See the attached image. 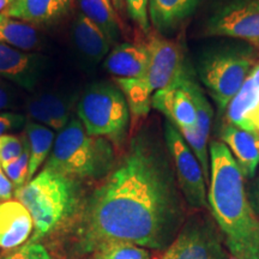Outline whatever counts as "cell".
<instances>
[{
  "mask_svg": "<svg viewBox=\"0 0 259 259\" xmlns=\"http://www.w3.org/2000/svg\"><path fill=\"white\" fill-rule=\"evenodd\" d=\"M96 259H150V252L141 246L130 242H114L107 245L96 253Z\"/></svg>",
  "mask_w": 259,
  "mask_h": 259,
  "instance_id": "d4e9b609",
  "label": "cell"
},
{
  "mask_svg": "<svg viewBox=\"0 0 259 259\" xmlns=\"http://www.w3.org/2000/svg\"><path fill=\"white\" fill-rule=\"evenodd\" d=\"M0 45L31 51L40 45V34L31 24L0 14Z\"/></svg>",
  "mask_w": 259,
  "mask_h": 259,
  "instance_id": "cb8c5ba5",
  "label": "cell"
},
{
  "mask_svg": "<svg viewBox=\"0 0 259 259\" xmlns=\"http://www.w3.org/2000/svg\"><path fill=\"white\" fill-rule=\"evenodd\" d=\"M46 59L36 53L0 45V77L32 90L44 74Z\"/></svg>",
  "mask_w": 259,
  "mask_h": 259,
  "instance_id": "4fadbf2b",
  "label": "cell"
},
{
  "mask_svg": "<svg viewBox=\"0 0 259 259\" xmlns=\"http://www.w3.org/2000/svg\"><path fill=\"white\" fill-rule=\"evenodd\" d=\"M204 34L245 41L259 51V0H229L210 15Z\"/></svg>",
  "mask_w": 259,
  "mask_h": 259,
  "instance_id": "30bf717a",
  "label": "cell"
},
{
  "mask_svg": "<svg viewBox=\"0 0 259 259\" xmlns=\"http://www.w3.org/2000/svg\"><path fill=\"white\" fill-rule=\"evenodd\" d=\"M185 82L193 99L194 107L197 113V125L193 131L180 132L186 143L189 144L191 150L198 158L202 167L205 183H210V154H209V135L210 126L212 122V107L210 105L208 97L204 94L203 89L197 82L196 77L191 66L189 65L185 72Z\"/></svg>",
  "mask_w": 259,
  "mask_h": 259,
  "instance_id": "8fae6325",
  "label": "cell"
},
{
  "mask_svg": "<svg viewBox=\"0 0 259 259\" xmlns=\"http://www.w3.org/2000/svg\"><path fill=\"white\" fill-rule=\"evenodd\" d=\"M92 259H96V258H95V257H93V258H92Z\"/></svg>",
  "mask_w": 259,
  "mask_h": 259,
  "instance_id": "d590c367",
  "label": "cell"
},
{
  "mask_svg": "<svg viewBox=\"0 0 259 259\" xmlns=\"http://www.w3.org/2000/svg\"><path fill=\"white\" fill-rule=\"evenodd\" d=\"M24 131L29 149L28 181H30L48 155L51 154L54 144V131L47 126L32 120L25 122Z\"/></svg>",
  "mask_w": 259,
  "mask_h": 259,
  "instance_id": "603a6c76",
  "label": "cell"
},
{
  "mask_svg": "<svg viewBox=\"0 0 259 259\" xmlns=\"http://www.w3.org/2000/svg\"><path fill=\"white\" fill-rule=\"evenodd\" d=\"M11 105V100H10V94L5 85L0 82V111L8 108Z\"/></svg>",
  "mask_w": 259,
  "mask_h": 259,
  "instance_id": "1f68e13d",
  "label": "cell"
},
{
  "mask_svg": "<svg viewBox=\"0 0 259 259\" xmlns=\"http://www.w3.org/2000/svg\"><path fill=\"white\" fill-rule=\"evenodd\" d=\"M0 259H53L47 248L40 242H30L24 244L14 250H10L9 253L2 255Z\"/></svg>",
  "mask_w": 259,
  "mask_h": 259,
  "instance_id": "f1b7e54d",
  "label": "cell"
},
{
  "mask_svg": "<svg viewBox=\"0 0 259 259\" xmlns=\"http://www.w3.org/2000/svg\"><path fill=\"white\" fill-rule=\"evenodd\" d=\"M16 190L14 184L6 177L4 169H3L2 164H0V203L11 200Z\"/></svg>",
  "mask_w": 259,
  "mask_h": 259,
  "instance_id": "4dcf8cb0",
  "label": "cell"
},
{
  "mask_svg": "<svg viewBox=\"0 0 259 259\" xmlns=\"http://www.w3.org/2000/svg\"><path fill=\"white\" fill-rule=\"evenodd\" d=\"M164 143L173 162L178 185L191 209L209 210L208 191L198 158L191 150L180 131L169 120L163 124Z\"/></svg>",
  "mask_w": 259,
  "mask_h": 259,
  "instance_id": "52a82bcc",
  "label": "cell"
},
{
  "mask_svg": "<svg viewBox=\"0 0 259 259\" xmlns=\"http://www.w3.org/2000/svg\"><path fill=\"white\" fill-rule=\"evenodd\" d=\"M145 44L150 53L148 70L143 77L132 79L145 96L153 99L155 93L176 82L185 69L187 60L180 42L162 36L157 32H149Z\"/></svg>",
  "mask_w": 259,
  "mask_h": 259,
  "instance_id": "9c48e42d",
  "label": "cell"
},
{
  "mask_svg": "<svg viewBox=\"0 0 259 259\" xmlns=\"http://www.w3.org/2000/svg\"><path fill=\"white\" fill-rule=\"evenodd\" d=\"M233 259H235V258H233Z\"/></svg>",
  "mask_w": 259,
  "mask_h": 259,
  "instance_id": "8d00e7d4",
  "label": "cell"
},
{
  "mask_svg": "<svg viewBox=\"0 0 259 259\" xmlns=\"http://www.w3.org/2000/svg\"><path fill=\"white\" fill-rule=\"evenodd\" d=\"M16 198L30 212L34 221L30 242H37L79 212V180L50 169H42L36 177L15 192Z\"/></svg>",
  "mask_w": 259,
  "mask_h": 259,
  "instance_id": "3957f363",
  "label": "cell"
},
{
  "mask_svg": "<svg viewBox=\"0 0 259 259\" xmlns=\"http://www.w3.org/2000/svg\"><path fill=\"white\" fill-rule=\"evenodd\" d=\"M202 0H148L150 24L155 31L168 37L194 15Z\"/></svg>",
  "mask_w": 259,
  "mask_h": 259,
  "instance_id": "9a60e30c",
  "label": "cell"
},
{
  "mask_svg": "<svg viewBox=\"0 0 259 259\" xmlns=\"http://www.w3.org/2000/svg\"><path fill=\"white\" fill-rule=\"evenodd\" d=\"M6 177L9 178L10 181L14 184L15 190L17 191L21 187L25 185L28 181V171H29V149H28V142L27 147L23 154L15 161L10 162V163L3 166Z\"/></svg>",
  "mask_w": 259,
  "mask_h": 259,
  "instance_id": "4316f807",
  "label": "cell"
},
{
  "mask_svg": "<svg viewBox=\"0 0 259 259\" xmlns=\"http://www.w3.org/2000/svg\"><path fill=\"white\" fill-rule=\"evenodd\" d=\"M72 38L79 53L94 64L105 59L112 46L105 32L83 14H79L74 19Z\"/></svg>",
  "mask_w": 259,
  "mask_h": 259,
  "instance_id": "44dd1931",
  "label": "cell"
},
{
  "mask_svg": "<svg viewBox=\"0 0 259 259\" xmlns=\"http://www.w3.org/2000/svg\"><path fill=\"white\" fill-rule=\"evenodd\" d=\"M150 53L147 44L122 42L105 59V69L116 78H139L147 72Z\"/></svg>",
  "mask_w": 259,
  "mask_h": 259,
  "instance_id": "d6986e66",
  "label": "cell"
},
{
  "mask_svg": "<svg viewBox=\"0 0 259 259\" xmlns=\"http://www.w3.org/2000/svg\"><path fill=\"white\" fill-rule=\"evenodd\" d=\"M125 10L128 17L144 34L150 32V19H149L148 0H124Z\"/></svg>",
  "mask_w": 259,
  "mask_h": 259,
  "instance_id": "83f0119b",
  "label": "cell"
},
{
  "mask_svg": "<svg viewBox=\"0 0 259 259\" xmlns=\"http://www.w3.org/2000/svg\"><path fill=\"white\" fill-rule=\"evenodd\" d=\"M228 124L259 134V61L226 109Z\"/></svg>",
  "mask_w": 259,
  "mask_h": 259,
  "instance_id": "5bb4252c",
  "label": "cell"
},
{
  "mask_svg": "<svg viewBox=\"0 0 259 259\" xmlns=\"http://www.w3.org/2000/svg\"><path fill=\"white\" fill-rule=\"evenodd\" d=\"M25 124L24 115L17 114L12 112L0 113V137L5 135V132L16 130Z\"/></svg>",
  "mask_w": 259,
  "mask_h": 259,
  "instance_id": "f546056e",
  "label": "cell"
},
{
  "mask_svg": "<svg viewBox=\"0 0 259 259\" xmlns=\"http://www.w3.org/2000/svg\"><path fill=\"white\" fill-rule=\"evenodd\" d=\"M113 5H114V8L116 11H120L122 12L125 10V5H124V0H112Z\"/></svg>",
  "mask_w": 259,
  "mask_h": 259,
  "instance_id": "d6a6232c",
  "label": "cell"
},
{
  "mask_svg": "<svg viewBox=\"0 0 259 259\" xmlns=\"http://www.w3.org/2000/svg\"><path fill=\"white\" fill-rule=\"evenodd\" d=\"M254 204L257 206V212L259 213V179L257 181V185L254 189Z\"/></svg>",
  "mask_w": 259,
  "mask_h": 259,
  "instance_id": "836d02e7",
  "label": "cell"
},
{
  "mask_svg": "<svg viewBox=\"0 0 259 259\" xmlns=\"http://www.w3.org/2000/svg\"><path fill=\"white\" fill-rule=\"evenodd\" d=\"M73 100L58 93L45 92L32 96L27 102L30 120L47 126L53 131H61L71 120Z\"/></svg>",
  "mask_w": 259,
  "mask_h": 259,
  "instance_id": "e0dca14e",
  "label": "cell"
},
{
  "mask_svg": "<svg viewBox=\"0 0 259 259\" xmlns=\"http://www.w3.org/2000/svg\"><path fill=\"white\" fill-rule=\"evenodd\" d=\"M12 2H14V0H0V14H2Z\"/></svg>",
  "mask_w": 259,
  "mask_h": 259,
  "instance_id": "e575fe53",
  "label": "cell"
},
{
  "mask_svg": "<svg viewBox=\"0 0 259 259\" xmlns=\"http://www.w3.org/2000/svg\"><path fill=\"white\" fill-rule=\"evenodd\" d=\"M115 164L114 147L102 137H93L76 116L54 139L45 169L76 180L101 179Z\"/></svg>",
  "mask_w": 259,
  "mask_h": 259,
  "instance_id": "277c9868",
  "label": "cell"
},
{
  "mask_svg": "<svg viewBox=\"0 0 259 259\" xmlns=\"http://www.w3.org/2000/svg\"><path fill=\"white\" fill-rule=\"evenodd\" d=\"M80 14L96 24L114 45L121 37V21L112 0H78Z\"/></svg>",
  "mask_w": 259,
  "mask_h": 259,
  "instance_id": "7402d4cb",
  "label": "cell"
},
{
  "mask_svg": "<svg viewBox=\"0 0 259 259\" xmlns=\"http://www.w3.org/2000/svg\"><path fill=\"white\" fill-rule=\"evenodd\" d=\"M186 221V202L178 185L166 143L148 128L83 203L77 247L96 253L114 242L166 250Z\"/></svg>",
  "mask_w": 259,
  "mask_h": 259,
  "instance_id": "6da1fadb",
  "label": "cell"
},
{
  "mask_svg": "<svg viewBox=\"0 0 259 259\" xmlns=\"http://www.w3.org/2000/svg\"><path fill=\"white\" fill-rule=\"evenodd\" d=\"M209 210L235 259H259V215L247 198L240 168L223 142L209 147Z\"/></svg>",
  "mask_w": 259,
  "mask_h": 259,
  "instance_id": "7a4b0ae2",
  "label": "cell"
},
{
  "mask_svg": "<svg viewBox=\"0 0 259 259\" xmlns=\"http://www.w3.org/2000/svg\"><path fill=\"white\" fill-rule=\"evenodd\" d=\"M34 231L30 212L18 200L0 203V247L14 250L24 245Z\"/></svg>",
  "mask_w": 259,
  "mask_h": 259,
  "instance_id": "ac0fdd59",
  "label": "cell"
},
{
  "mask_svg": "<svg viewBox=\"0 0 259 259\" xmlns=\"http://www.w3.org/2000/svg\"><path fill=\"white\" fill-rule=\"evenodd\" d=\"M77 118L88 135L106 138L116 149L125 145L130 108L124 93L116 84L97 82L89 85L78 100Z\"/></svg>",
  "mask_w": 259,
  "mask_h": 259,
  "instance_id": "5b68a950",
  "label": "cell"
},
{
  "mask_svg": "<svg viewBox=\"0 0 259 259\" xmlns=\"http://www.w3.org/2000/svg\"><path fill=\"white\" fill-rule=\"evenodd\" d=\"M189 63L167 88L158 90L151 99V108L161 112L180 132L193 131L197 125V113L193 99L185 82V72Z\"/></svg>",
  "mask_w": 259,
  "mask_h": 259,
  "instance_id": "7c38bea8",
  "label": "cell"
},
{
  "mask_svg": "<svg viewBox=\"0 0 259 259\" xmlns=\"http://www.w3.org/2000/svg\"><path fill=\"white\" fill-rule=\"evenodd\" d=\"M27 147L25 135H3L0 137V164L5 166L23 154Z\"/></svg>",
  "mask_w": 259,
  "mask_h": 259,
  "instance_id": "484cf974",
  "label": "cell"
},
{
  "mask_svg": "<svg viewBox=\"0 0 259 259\" xmlns=\"http://www.w3.org/2000/svg\"><path fill=\"white\" fill-rule=\"evenodd\" d=\"M71 0H14L2 15L29 24L50 23L70 9Z\"/></svg>",
  "mask_w": 259,
  "mask_h": 259,
  "instance_id": "ffe728a7",
  "label": "cell"
},
{
  "mask_svg": "<svg viewBox=\"0 0 259 259\" xmlns=\"http://www.w3.org/2000/svg\"><path fill=\"white\" fill-rule=\"evenodd\" d=\"M257 50L251 46L220 47L204 53L197 65V73L220 114L227 107L255 66Z\"/></svg>",
  "mask_w": 259,
  "mask_h": 259,
  "instance_id": "8992f818",
  "label": "cell"
},
{
  "mask_svg": "<svg viewBox=\"0 0 259 259\" xmlns=\"http://www.w3.org/2000/svg\"><path fill=\"white\" fill-rule=\"evenodd\" d=\"M222 142L231 150L245 179H252L259 166V134L227 124L222 130Z\"/></svg>",
  "mask_w": 259,
  "mask_h": 259,
  "instance_id": "2e32d148",
  "label": "cell"
},
{
  "mask_svg": "<svg viewBox=\"0 0 259 259\" xmlns=\"http://www.w3.org/2000/svg\"><path fill=\"white\" fill-rule=\"evenodd\" d=\"M221 232L213 220L204 213L186 219L162 259H227Z\"/></svg>",
  "mask_w": 259,
  "mask_h": 259,
  "instance_id": "ba28073f",
  "label": "cell"
}]
</instances>
